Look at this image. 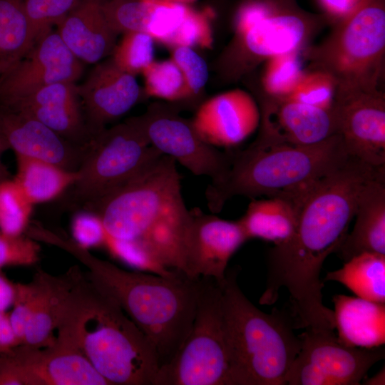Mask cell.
Instances as JSON below:
<instances>
[{
  "label": "cell",
  "mask_w": 385,
  "mask_h": 385,
  "mask_svg": "<svg viewBox=\"0 0 385 385\" xmlns=\"http://www.w3.org/2000/svg\"><path fill=\"white\" fill-rule=\"evenodd\" d=\"M82 274L78 265L58 275L41 270L35 273L33 277L36 284L33 314L21 344L43 348L54 342L53 331L57 329L63 306Z\"/></svg>",
  "instance_id": "22"
},
{
  "label": "cell",
  "mask_w": 385,
  "mask_h": 385,
  "mask_svg": "<svg viewBox=\"0 0 385 385\" xmlns=\"http://www.w3.org/2000/svg\"><path fill=\"white\" fill-rule=\"evenodd\" d=\"M161 154L129 119L104 129L86 149L70 188L73 201L83 206L102 198Z\"/></svg>",
  "instance_id": "8"
},
{
  "label": "cell",
  "mask_w": 385,
  "mask_h": 385,
  "mask_svg": "<svg viewBox=\"0 0 385 385\" xmlns=\"http://www.w3.org/2000/svg\"><path fill=\"white\" fill-rule=\"evenodd\" d=\"M16 158L17 171L14 180L34 205L58 197L76 181V172L39 159Z\"/></svg>",
  "instance_id": "26"
},
{
  "label": "cell",
  "mask_w": 385,
  "mask_h": 385,
  "mask_svg": "<svg viewBox=\"0 0 385 385\" xmlns=\"http://www.w3.org/2000/svg\"><path fill=\"white\" fill-rule=\"evenodd\" d=\"M121 70L135 76L154 61V39L148 34L132 31L123 34L112 57Z\"/></svg>",
  "instance_id": "33"
},
{
  "label": "cell",
  "mask_w": 385,
  "mask_h": 385,
  "mask_svg": "<svg viewBox=\"0 0 385 385\" xmlns=\"http://www.w3.org/2000/svg\"><path fill=\"white\" fill-rule=\"evenodd\" d=\"M276 56L268 68L265 78L267 88L274 93L289 92L299 81V63L290 53Z\"/></svg>",
  "instance_id": "38"
},
{
  "label": "cell",
  "mask_w": 385,
  "mask_h": 385,
  "mask_svg": "<svg viewBox=\"0 0 385 385\" xmlns=\"http://www.w3.org/2000/svg\"><path fill=\"white\" fill-rule=\"evenodd\" d=\"M83 207L101 218L109 237L133 245L165 268L183 272L192 214L173 158L160 155L120 187Z\"/></svg>",
  "instance_id": "2"
},
{
  "label": "cell",
  "mask_w": 385,
  "mask_h": 385,
  "mask_svg": "<svg viewBox=\"0 0 385 385\" xmlns=\"http://www.w3.org/2000/svg\"><path fill=\"white\" fill-rule=\"evenodd\" d=\"M155 385H230L220 287L201 277L194 320L173 359L160 367Z\"/></svg>",
  "instance_id": "7"
},
{
  "label": "cell",
  "mask_w": 385,
  "mask_h": 385,
  "mask_svg": "<svg viewBox=\"0 0 385 385\" xmlns=\"http://www.w3.org/2000/svg\"><path fill=\"white\" fill-rule=\"evenodd\" d=\"M16 292V283L11 281L0 270V311L11 307Z\"/></svg>",
  "instance_id": "44"
},
{
  "label": "cell",
  "mask_w": 385,
  "mask_h": 385,
  "mask_svg": "<svg viewBox=\"0 0 385 385\" xmlns=\"http://www.w3.org/2000/svg\"><path fill=\"white\" fill-rule=\"evenodd\" d=\"M183 273L192 278H211L221 282L228 262L247 240L238 220L220 218L200 208L191 210Z\"/></svg>",
  "instance_id": "13"
},
{
  "label": "cell",
  "mask_w": 385,
  "mask_h": 385,
  "mask_svg": "<svg viewBox=\"0 0 385 385\" xmlns=\"http://www.w3.org/2000/svg\"><path fill=\"white\" fill-rule=\"evenodd\" d=\"M338 339L356 347L373 348L385 344V303L358 297H332Z\"/></svg>",
  "instance_id": "24"
},
{
  "label": "cell",
  "mask_w": 385,
  "mask_h": 385,
  "mask_svg": "<svg viewBox=\"0 0 385 385\" xmlns=\"http://www.w3.org/2000/svg\"><path fill=\"white\" fill-rule=\"evenodd\" d=\"M384 44V9L375 4L362 6L351 17L344 29V52L354 60H366L379 53Z\"/></svg>",
  "instance_id": "29"
},
{
  "label": "cell",
  "mask_w": 385,
  "mask_h": 385,
  "mask_svg": "<svg viewBox=\"0 0 385 385\" xmlns=\"http://www.w3.org/2000/svg\"><path fill=\"white\" fill-rule=\"evenodd\" d=\"M337 133L347 154L375 168H385V111L381 101L357 99L333 110Z\"/></svg>",
  "instance_id": "18"
},
{
  "label": "cell",
  "mask_w": 385,
  "mask_h": 385,
  "mask_svg": "<svg viewBox=\"0 0 385 385\" xmlns=\"http://www.w3.org/2000/svg\"><path fill=\"white\" fill-rule=\"evenodd\" d=\"M268 15V10L264 6L259 4H250L245 6L240 14L239 28L245 33Z\"/></svg>",
  "instance_id": "42"
},
{
  "label": "cell",
  "mask_w": 385,
  "mask_h": 385,
  "mask_svg": "<svg viewBox=\"0 0 385 385\" xmlns=\"http://www.w3.org/2000/svg\"><path fill=\"white\" fill-rule=\"evenodd\" d=\"M129 120L151 146L195 175L207 176L215 183L230 167V149L220 151L204 141L191 120L180 117L175 108L153 104L143 115Z\"/></svg>",
  "instance_id": "11"
},
{
  "label": "cell",
  "mask_w": 385,
  "mask_h": 385,
  "mask_svg": "<svg viewBox=\"0 0 385 385\" xmlns=\"http://www.w3.org/2000/svg\"><path fill=\"white\" fill-rule=\"evenodd\" d=\"M142 73L147 95L171 102L190 98L183 75L171 58L154 61Z\"/></svg>",
  "instance_id": "31"
},
{
  "label": "cell",
  "mask_w": 385,
  "mask_h": 385,
  "mask_svg": "<svg viewBox=\"0 0 385 385\" xmlns=\"http://www.w3.org/2000/svg\"><path fill=\"white\" fill-rule=\"evenodd\" d=\"M171 59L181 71L190 97L197 95L209 78L205 61L192 48L188 46L173 48Z\"/></svg>",
  "instance_id": "37"
},
{
  "label": "cell",
  "mask_w": 385,
  "mask_h": 385,
  "mask_svg": "<svg viewBox=\"0 0 385 385\" xmlns=\"http://www.w3.org/2000/svg\"><path fill=\"white\" fill-rule=\"evenodd\" d=\"M36 42L20 0H0V77Z\"/></svg>",
  "instance_id": "30"
},
{
  "label": "cell",
  "mask_w": 385,
  "mask_h": 385,
  "mask_svg": "<svg viewBox=\"0 0 385 385\" xmlns=\"http://www.w3.org/2000/svg\"><path fill=\"white\" fill-rule=\"evenodd\" d=\"M291 100L332 110V89L329 83L320 76H312L299 81Z\"/></svg>",
  "instance_id": "41"
},
{
  "label": "cell",
  "mask_w": 385,
  "mask_h": 385,
  "mask_svg": "<svg viewBox=\"0 0 385 385\" xmlns=\"http://www.w3.org/2000/svg\"><path fill=\"white\" fill-rule=\"evenodd\" d=\"M230 150L227 171L205 192L207 207L214 214L237 195L280 197L301 205L322 178L350 157L338 134L309 145L253 143L243 150Z\"/></svg>",
  "instance_id": "5"
},
{
  "label": "cell",
  "mask_w": 385,
  "mask_h": 385,
  "mask_svg": "<svg viewBox=\"0 0 385 385\" xmlns=\"http://www.w3.org/2000/svg\"><path fill=\"white\" fill-rule=\"evenodd\" d=\"M212 35L207 19L188 6L185 15L172 35L164 43L173 48L178 46L209 47Z\"/></svg>",
  "instance_id": "35"
},
{
  "label": "cell",
  "mask_w": 385,
  "mask_h": 385,
  "mask_svg": "<svg viewBox=\"0 0 385 385\" xmlns=\"http://www.w3.org/2000/svg\"><path fill=\"white\" fill-rule=\"evenodd\" d=\"M103 14L117 34L144 32L163 43L181 22L187 5L155 0H99Z\"/></svg>",
  "instance_id": "20"
},
{
  "label": "cell",
  "mask_w": 385,
  "mask_h": 385,
  "mask_svg": "<svg viewBox=\"0 0 385 385\" xmlns=\"http://www.w3.org/2000/svg\"><path fill=\"white\" fill-rule=\"evenodd\" d=\"M260 119V111L252 97L237 89L202 103L191 122L204 141L216 148L230 149L255 132Z\"/></svg>",
  "instance_id": "16"
},
{
  "label": "cell",
  "mask_w": 385,
  "mask_h": 385,
  "mask_svg": "<svg viewBox=\"0 0 385 385\" xmlns=\"http://www.w3.org/2000/svg\"><path fill=\"white\" fill-rule=\"evenodd\" d=\"M299 337L300 349L286 385H359L370 368L385 356L382 346H347L333 330L306 329Z\"/></svg>",
  "instance_id": "9"
},
{
  "label": "cell",
  "mask_w": 385,
  "mask_h": 385,
  "mask_svg": "<svg viewBox=\"0 0 385 385\" xmlns=\"http://www.w3.org/2000/svg\"><path fill=\"white\" fill-rule=\"evenodd\" d=\"M35 295L36 284L33 279L26 284L16 283L15 297L9 316L20 344L32 317Z\"/></svg>",
  "instance_id": "40"
},
{
  "label": "cell",
  "mask_w": 385,
  "mask_h": 385,
  "mask_svg": "<svg viewBox=\"0 0 385 385\" xmlns=\"http://www.w3.org/2000/svg\"><path fill=\"white\" fill-rule=\"evenodd\" d=\"M381 177H385V168L349 157L306 195L292 236L268 251L260 304H274L279 290L285 288L289 302L284 309L294 329L334 330V312L322 301V265L346 236L361 188Z\"/></svg>",
  "instance_id": "1"
},
{
  "label": "cell",
  "mask_w": 385,
  "mask_h": 385,
  "mask_svg": "<svg viewBox=\"0 0 385 385\" xmlns=\"http://www.w3.org/2000/svg\"><path fill=\"white\" fill-rule=\"evenodd\" d=\"M238 272H226L218 282L228 351L230 385H286L301 339L283 308L265 313L244 294Z\"/></svg>",
  "instance_id": "6"
},
{
  "label": "cell",
  "mask_w": 385,
  "mask_h": 385,
  "mask_svg": "<svg viewBox=\"0 0 385 385\" xmlns=\"http://www.w3.org/2000/svg\"><path fill=\"white\" fill-rule=\"evenodd\" d=\"M56 329L110 385H155L160 365L153 346L86 275L70 292Z\"/></svg>",
  "instance_id": "4"
},
{
  "label": "cell",
  "mask_w": 385,
  "mask_h": 385,
  "mask_svg": "<svg viewBox=\"0 0 385 385\" xmlns=\"http://www.w3.org/2000/svg\"><path fill=\"white\" fill-rule=\"evenodd\" d=\"M270 111L256 144L309 145L337 134L333 110L289 100Z\"/></svg>",
  "instance_id": "19"
},
{
  "label": "cell",
  "mask_w": 385,
  "mask_h": 385,
  "mask_svg": "<svg viewBox=\"0 0 385 385\" xmlns=\"http://www.w3.org/2000/svg\"><path fill=\"white\" fill-rule=\"evenodd\" d=\"M304 33L302 21L293 15L267 17L246 31L245 43L255 54L276 56L292 52Z\"/></svg>",
  "instance_id": "28"
},
{
  "label": "cell",
  "mask_w": 385,
  "mask_h": 385,
  "mask_svg": "<svg viewBox=\"0 0 385 385\" xmlns=\"http://www.w3.org/2000/svg\"><path fill=\"white\" fill-rule=\"evenodd\" d=\"M363 384L371 385H384L385 384V371L383 368L379 372L369 379L364 381Z\"/></svg>",
  "instance_id": "46"
},
{
  "label": "cell",
  "mask_w": 385,
  "mask_h": 385,
  "mask_svg": "<svg viewBox=\"0 0 385 385\" xmlns=\"http://www.w3.org/2000/svg\"><path fill=\"white\" fill-rule=\"evenodd\" d=\"M19 344L20 342L12 328L9 313L0 311V354Z\"/></svg>",
  "instance_id": "43"
},
{
  "label": "cell",
  "mask_w": 385,
  "mask_h": 385,
  "mask_svg": "<svg viewBox=\"0 0 385 385\" xmlns=\"http://www.w3.org/2000/svg\"><path fill=\"white\" fill-rule=\"evenodd\" d=\"M50 243L87 267L88 278L113 299L149 339L160 367L173 359L192 327L201 277L192 278L180 271L170 276L127 271L56 234Z\"/></svg>",
  "instance_id": "3"
},
{
  "label": "cell",
  "mask_w": 385,
  "mask_h": 385,
  "mask_svg": "<svg viewBox=\"0 0 385 385\" xmlns=\"http://www.w3.org/2000/svg\"><path fill=\"white\" fill-rule=\"evenodd\" d=\"M81 0H20L36 41L51 31Z\"/></svg>",
  "instance_id": "34"
},
{
  "label": "cell",
  "mask_w": 385,
  "mask_h": 385,
  "mask_svg": "<svg viewBox=\"0 0 385 385\" xmlns=\"http://www.w3.org/2000/svg\"><path fill=\"white\" fill-rule=\"evenodd\" d=\"M78 89L93 138L126 113L141 95L135 76L121 70L111 58L98 63Z\"/></svg>",
  "instance_id": "14"
},
{
  "label": "cell",
  "mask_w": 385,
  "mask_h": 385,
  "mask_svg": "<svg viewBox=\"0 0 385 385\" xmlns=\"http://www.w3.org/2000/svg\"><path fill=\"white\" fill-rule=\"evenodd\" d=\"M34 205L16 182L6 179L0 183V231L20 236L29 227Z\"/></svg>",
  "instance_id": "32"
},
{
  "label": "cell",
  "mask_w": 385,
  "mask_h": 385,
  "mask_svg": "<svg viewBox=\"0 0 385 385\" xmlns=\"http://www.w3.org/2000/svg\"><path fill=\"white\" fill-rule=\"evenodd\" d=\"M3 108L31 116L79 147L86 148L93 139L76 82L46 86Z\"/></svg>",
  "instance_id": "17"
},
{
  "label": "cell",
  "mask_w": 385,
  "mask_h": 385,
  "mask_svg": "<svg viewBox=\"0 0 385 385\" xmlns=\"http://www.w3.org/2000/svg\"><path fill=\"white\" fill-rule=\"evenodd\" d=\"M355 223L335 254L346 262L363 252L385 255V177L367 182L356 202Z\"/></svg>",
  "instance_id": "23"
},
{
  "label": "cell",
  "mask_w": 385,
  "mask_h": 385,
  "mask_svg": "<svg viewBox=\"0 0 385 385\" xmlns=\"http://www.w3.org/2000/svg\"><path fill=\"white\" fill-rule=\"evenodd\" d=\"M1 153L0 152V156ZM7 179V172L0 160V182Z\"/></svg>",
  "instance_id": "48"
},
{
  "label": "cell",
  "mask_w": 385,
  "mask_h": 385,
  "mask_svg": "<svg viewBox=\"0 0 385 385\" xmlns=\"http://www.w3.org/2000/svg\"><path fill=\"white\" fill-rule=\"evenodd\" d=\"M82 71V62L58 34L51 31L0 77V106H8L53 83L76 82Z\"/></svg>",
  "instance_id": "12"
},
{
  "label": "cell",
  "mask_w": 385,
  "mask_h": 385,
  "mask_svg": "<svg viewBox=\"0 0 385 385\" xmlns=\"http://www.w3.org/2000/svg\"><path fill=\"white\" fill-rule=\"evenodd\" d=\"M40 250L39 245L29 236H11L0 231V270L33 265L39 259Z\"/></svg>",
  "instance_id": "36"
},
{
  "label": "cell",
  "mask_w": 385,
  "mask_h": 385,
  "mask_svg": "<svg viewBox=\"0 0 385 385\" xmlns=\"http://www.w3.org/2000/svg\"><path fill=\"white\" fill-rule=\"evenodd\" d=\"M86 148L63 138L48 127L19 111L0 107V152L45 160L76 172Z\"/></svg>",
  "instance_id": "15"
},
{
  "label": "cell",
  "mask_w": 385,
  "mask_h": 385,
  "mask_svg": "<svg viewBox=\"0 0 385 385\" xmlns=\"http://www.w3.org/2000/svg\"><path fill=\"white\" fill-rule=\"evenodd\" d=\"M358 0H322L329 11L337 14H346L357 4Z\"/></svg>",
  "instance_id": "45"
},
{
  "label": "cell",
  "mask_w": 385,
  "mask_h": 385,
  "mask_svg": "<svg viewBox=\"0 0 385 385\" xmlns=\"http://www.w3.org/2000/svg\"><path fill=\"white\" fill-rule=\"evenodd\" d=\"M155 1L188 5L189 4L192 3L196 0H155Z\"/></svg>",
  "instance_id": "47"
},
{
  "label": "cell",
  "mask_w": 385,
  "mask_h": 385,
  "mask_svg": "<svg viewBox=\"0 0 385 385\" xmlns=\"http://www.w3.org/2000/svg\"><path fill=\"white\" fill-rule=\"evenodd\" d=\"M324 281L338 282L364 299L385 303V255H356L340 269L327 272Z\"/></svg>",
  "instance_id": "27"
},
{
  "label": "cell",
  "mask_w": 385,
  "mask_h": 385,
  "mask_svg": "<svg viewBox=\"0 0 385 385\" xmlns=\"http://www.w3.org/2000/svg\"><path fill=\"white\" fill-rule=\"evenodd\" d=\"M4 385H110L72 343L58 336L48 346L19 344L0 354Z\"/></svg>",
  "instance_id": "10"
},
{
  "label": "cell",
  "mask_w": 385,
  "mask_h": 385,
  "mask_svg": "<svg viewBox=\"0 0 385 385\" xmlns=\"http://www.w3.org/2000/svg\"><path fill=\"white\" fill-rule=\"evenodd\" d=\"M56 26L69 51L81 62L95 63L112 54L118 36L108 25L99 0H81Z\"/></svg>",
  "instance_id": "21"
},
{
  "label": "cell",
  "mask_w": 385,
  "mask_h": 385,
  "mask_svg": "<svg viewBox=\"0 0 385 385\" xmlns=\"http://www.w3.org/2000/svg\"><path fill=\"white\" fill-rule=\"evenodd\" d=\"M71 233L74 242L87 250L103 246L106 237L101 218L87 210L77 213L73 217Z\"/></svg>",
  "instance_id": "39"
},
{
  "label": "cell",
  "mask_w": 385,
  "mask_h": 385,
  "mask_svg": "<svg viewBox=\"0 0 385 385\" xmlns=\"http://www.w3.org/2000/svg\"><path fill=\"white\" fill-rule=\"evenodd\" d=\"M299 206L280 197L253 198L238 222L247 240L258 238L278 245L294 234Z\"/></svg>",
  "instance_id": "25"
}]
</instances>
